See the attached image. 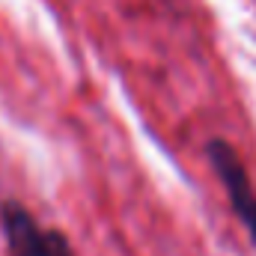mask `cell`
Returning <instances> with one entry per match:
<instances>
[{
    "instance_id": "6da1fadb",
    "label": "cell",
    "mask_w": 256,
    "mask_h": 256,
    "mask_svg": "<svg viewBox=\"0 0 256 256\" xmlns=\"http://www.w3.org/2000/svg\"><path fill=\"white\" fill-rule=\"evenodd\" d=\"M0 230L9 256H78L60 230L36 220V214L18 200L0 202Z\"/></svg>"
},
{
    "instance_id": "7a4b0ae2",
    "label": "cell",
    "mask_w": 256,
    "mask_h": 256,
    "mask_svg": "<svg viewBox=\"0 0 256 256\" xmlns=\"http://www.w3.org/2000/svg\"><path fill=\"white\" fill-rule=\"evenodd\" d=\"M206 155H208V164H212L214 176L220 179V185L226 191V200H230L236 218L242 220V226L248 230L250 242L256 244V191H254V182H250L248 170H244V164H242V158H238V152L226 140L214 137V140H208Z\"/></svg>"
}]
</instances>
